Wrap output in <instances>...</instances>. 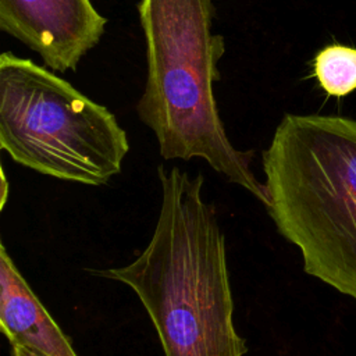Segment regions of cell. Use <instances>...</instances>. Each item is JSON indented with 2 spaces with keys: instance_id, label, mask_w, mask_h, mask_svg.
<instances>
[{
  "instance_id": "1",
  "label": "cell",
  "mask_w": 356,
  "mask_h": 356,
  "mask_svg": "<svg viewBox=\"0 0 356 356\" xmlns=\"http://www.w3.org/2000/svg\"><path fill=\"white\" fill-rule=\"evenodd\" d=\"M161 203L147 246L122 267L92 274L129 286L159 335L164 356H245L234 324L224 232L203 197L202 174L159 165Z\"/></svg>"
},
{
  "instance_id": "2",
  "label": "cell",
  "mask_w": 356,
  "mask_h": 356,
  "mask_svg": "<svg viewBox=\"0 0 356 356\" xmlns=\"http://www.w3.org/2000/svg\"><path fill=\"white\" fill-rule=\"evenodd\" d=\"M138 14L147 71L136 113L156 135L161 157H200L266 206V186L250 170L254 153L234 147L216 103L225 44L213 31V0H140Z\"/></svg>"
},
{
  "instance_id": "3",
  "label": "cell",
  "mask_w": 356,
  "mask_h": 356,
  "mask_svg": "<svg viewBox=\"0 0 356 356\" xmlns=\"http://www.w3.org/2000/svg\"><path fill=\"white\" fill-rule=\"evenodd\" d=\"M261 164L266 209L305 273L356 300V120L285 114Z\"/></svg>"
},
{
  "instance_id": "4",
  "label": "cell",
  "mask_w": 356,
  "mask_h": 356,
  "mask_svg": "<svg viewBox=\"0 0 356 356\" xmlns=\"http://www.w3.org/2000/svg\"><path fill=\"white\" fill-rule=\"evenodd\" d=\"M0 147L36 172L99 186L120 174L129 142L107 107L49 68L4 51Z\"/></svg>"
},
{
  "instance_id": "5",
  "label": "cell",
  "mask_w": 356,
  "mask_h": 356,
  "mask_svg": "<svg viewBox=\"0 0 356 356\" xmlns=\"http://www.w3.org/2000/svg\"><path fill=\"white\" fill-rule=\"evenodd\" d=\"M106 24L90 0H0V29L57 72L75 71Z\"/></svg>"
},
{
  "instance_id": "6",
  "label": "cell",
  "mask_w": 356,
  "mask_h": 356,
  "mask_svg": "<svg viewBox=\"0 0 356 356\" xmlns=\"http://www.w3.org/2000/svg\"><path fill=\"white\" fill-rule=\"evenodd\" d=\"M0 328L10 345L25 346L40 356H78L70 338L22 277L0 243Z\"/></svg>"
},
{
  "instance_id": "7",
  "label": "cell",
  "mask_w": 356,
  "mask_h": 356,
  "mask_svg": "<svg viewBox=\"0 0 356 356\" xmlns=\"http://www.w3.org/2000/svg\"><path fill=\"white\" fill-rule=\"evenodd\" d=\"M314 76L325 93L342 97L356 90V49L330 44L314 57Z\"/></svg>"
},
{
  "instance_id": "8",
  "label": "cell",
  "mask_w": 356,
  "mask_h": 356,
  "mask_svg": "<svg viewBox=\"0 0 356 356\" xmlns=\"http://www.w3.org/2000/svg\"><path fill=\"white\" fill-rule=\"evenodd\" d=\"M10 346H11V356H40L39 353L21 345H10Z\"/></svg>"
},
{
  "instance_id": "9",
  "label": "cell",
  "mask_w": 356,
  "mask_h": 356,
  "mask_svg": "<svg viewBox=\"0 0 356 356\" xmlns=\"http://www.w3.org/2000/svg\"><path fill=\"white\" fill-rule=\"evenodd\" d=\"M7 188H8V184H7V179H6V174H4V170L1 168V196H3V199H1V209L4 207V204H6V199H7Z\"/></svg>"
}]
</instances>
